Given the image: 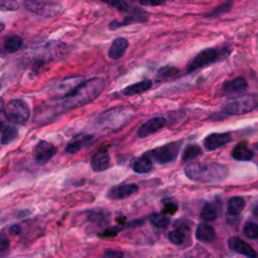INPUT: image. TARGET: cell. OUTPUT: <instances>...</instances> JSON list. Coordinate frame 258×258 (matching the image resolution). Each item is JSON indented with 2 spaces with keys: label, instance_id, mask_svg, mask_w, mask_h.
Segmentation results:
<instances>
[{
  "label": "cell",
  "instance_id": "1",
  "mask_svg": "<svg viewBox=\"0 0 258 258\" xmlns=\"http://www.w3.org/2000/svg\"><path fill=\"white\" fill-rule=\"evenodd\" d=\"M105 88V82L101 78H93L83 81L71 93L64 97L63 105L67 109H75L87 105L95 100Z\"/></svg>",
  "mask_w": 258,
  "mask_h": 258
},
{
  "label": "cell",
  "instance_id": "2",
  "mask_svg": "<svg viewBox=\"0 0 258 258\" xmlns=\"http://www.w3.org/2000/svg\"><path fill=\"white\" fill-rule=\"evenodd\" d=\"M184 175L193 182L214 184L225 181L229 176V170L221 163L192 162L184 168Z\"/></svg>",
  "mask_w": 258,
  "mask_h": 258
},
{
  "label": "cell",
  "instance_id": "3",
  "mask_svg": "<svg viewBox=\"0 0 258 258\" xmlns=\"http://www.w3.org/2000/svg\"><path fill=\"white\" fill-rule=\"evenodd\" d=\"M258 99L253 94H246L240 97L228 99L223 103L221 114L227 117L228 115H242L256 109Z\"/></svg>",
  "mask_w": 258,
  "mask_h": 258
},
{
  "label": "cell",
  "instance_id": "4",
  "mask_svg": "<svg viewBox=\"0 0 258 258\" xmlns=\"http://www.w3.org/2000/svg\"><path fill=\"white\" fill-rule=\"evenodd\" d=\"M230 54V50L228 48L216 49V48H209L201 51L186 67V73H193L199 69L210 66L224 60Z\"/></svg>",
  "mask_w": 258,
  "mask_h": 258
},
{
  "label": "cell",
  "instance_id": "5",
  "mask_svg": "<svg viewBox=\"0 0 258 258\" xmlns=\"http://www.w3.org/2000/svg\"><path fill=\"white\" fill-rule=\"evenodd\" d=\"M181 147L182 142L180 140V142L170 143L168 145L147 151L145 155L149 157L152 161L160 163V165H166V163L173 162L178 158Z\"/></svg>",
  "mask_w": 258,
  "mask_h": 258
},
{
  "label": "cell",
  "instance_id": "6",
  "mask_svg": "<svg viewBox=\"0 0 258 258\" xmlns=\"http://www.w3.org/2000/svg\"><path fill=\"white\" fill-rule=\"evenodd\" d=\"M5 115L13 123L26 124L31 117V109L26 101L13 99L5 107Z\"/></svg>",
  "mask_w": 258,
  "mask_h": 258
},
{
  "label": "cell",
  "instance_id": "7",
  "mask_svg": "<svg viewBox=\"0 0 258 258\" xmlns=\"http://www.w3.org/2000/svg\"><path fill=\"white\" fill-rule=\"evenodd\" d=\"M23 5L29 11L44 17L56 15L62 8L59 3L43 1V0H25Z\"/></svg>",
  "mask_w": 258,
  "mask_h": 258
},
{
  "label": "cell",
  "instance_id": "8",
  "mask_svg": "<svg viewBox=\"0 0 258 258\" xmlns=\"http://www.w3.org/2000/svg\"><path fill=\"white\" fill-rule=\"evenodd\" d=\"M166 123H167V119L165 117H159V116L153 117V118L148 119L139 127L137 131V137L147 138L161 130L163 127H165Z\"/></svg>",
  "mask_w": 258,
  "mask_h": 258
},
{
  "label": "cell",
  "instance_id": "9",
  "mask_svg": "<svg viewBox=\"0 0 258 258\" xmlns=\"http://www.w3.org/2000/svg\"><path fill=\"white\" fill-rule=\"evenodd\" d=\"M138 191V186L135 184H121L112 186L107 193V198L112 201H118L128 198Z\"/></svg>",
  "mask_w": 258,
  "mask_h": 258
},
{
  "label": "cell",
  "instance_id": "10",
  "mask_svg": "<svg viewBox=\"0 0 258 258\" xmlns=\"http://www.w3.org/2000/svg\"><path fill=\"white\" fill-rule=\"evenodd\" d=\"M232 142L230 132L212 133L204 139V147L207 151L216 150Z\"/></svg>",
  "mask_w": 258,
  "mask_h": 258
},
{
  "label": "cell",
  "instance_id": "11",
  "mask_svg": "<svg viewBox=\"0 0 258 258\" xmlns=\"http://www.w3.org/2000/svg\"><path fill=\"white\" fill-rule=\"evenodd\" d=\"M228 247L231 251L238 253L240 255L254 258L257 256L255 250L245 241H243L241 238L233 236L228 239Z\"/></svg>",
  "mask_w": 258,
  "mask_h": 258
},
{
  "label": "cell",
  "instance_id": "12",
  "mask_svg": "<svg viewBox=\"0 0 258 258\" xmlns=\"http://www.w3.org/2000/svg\"><path fill=\"white\" fill-rule=\"evenodd\" d=\"M148 19V15L145 10H142L138 13H133V14H127L122 21L119 20H113L109 23V29L111 31L117 30L121 27H126L130 25H134V23H142V22H147Z\"/></svg>",
  "mask_w": 258,
  "mask_h": 258
},
{
  "label": "cell",
  "instance_id": "13",
  "mask_svg": "<svg viewBox=\"0 0 258 258\" xmlns=\"http://www.w3.org/2000/svg\"><path fill=\"white\" fill-rule=\"evenodd\" d=\"M56 153H57V148L55 147V146H53L48 142H44V140L39 142L35 149L36 159L39 163H42V165L45 162H48L50 159H52Z\"/></svg>",
  "mask_w": 258,
  "mask_h": 258
},
{
  "label": "cell",
  "instance_id": "14",
  "mask_svg": "<svg viewBox=\"0 0 258 258\" xmlns=\"http://www.w3.org/2000/svg\"><path fill=\"white\" fill-rule=\"evenodd\" d=\"M110 166V155L107 150L100 149L94 153L91 158L92 170L96 173L106 171Z\"/></svg>",
  "mask_w": 258,
  "mask_h": 258
},
{
  "label": "cell",
  "instance_id": "15",
  "mask_svg": "<svg viewBox=\"0 0 258 258\" xmlns=\"http://www.w3.org/2000/svg\"><path fill=\"white\" fill-rule=\"evenodd\" d=\"M129 46V41L127 38L125 37H117L116 39H114V41L112 42L109 52H108V57L111 60H119L121 59L127 49Z\"/></svg>",
  "mask_w": 258,
  "mask_h": 258
},
{
  "label": "cell",
  "instance_id": "16",
  "mask_svg": "<svg viewBox=\"0 0 258 258\" xmlns=\"http://www.w3.org/2000/svg\"><path fill=\"white\" fill-rule=\"evenodd\" d=\"M248 84L243 77H238L234 80L227 81L222 86V92L226 95L229 94H235V93H242L246 91Z\"/></svg>",
  "mask_w": 258,
  "mask_h": 258
},
{
  "label": "cell",
  "instance_id": "17",
  "mask_svg": "<svg viewBox=\"0 0 258 258\" xmlns=\"http://www.w3.org/2000/svg\"><path fill=\"white\" fill-rule=\"evenodd\" d=\"M196 238L202 243H211L216 238L215 229L206 223H202L197 227Z\"/></svg>",
  "mask_w": 258,
  "mask_h": 258
},
{
  "label": "cell",
  "instance_id": "18",
  "mask_svg": "<svg viewBox=\"0 0 258 258\" xmlns=\"http://www.w3.org/2000/svg\"><path fill=\"white\" fill-rule=\"evenodd\" d=\"M93 138V136L91 135H86V134H79L77 136H75L71 142H70L66 147V151L68 153H77L78 151H80L83 147H85L87 145H89V143L91 142Z\"/></svg>",
  "mask_w": 258,
  "mask_h": 258
},
{
  "label": "cell",
  "instance_id": "19",
  "mask_svg": "<svg viewBox=\"0 0 258 258\" xmlns=\"http://www.w3.org/2000/svg\"><path fill=\"white\" fill-rule=\"evenodd\" d=\"M151 87H152V82L150 80L140 81L138 83L125 87L123 89V94L127 97L135 96V95H138V94H143V93L148 91Z\"/></svg>",
  "mask_w": 258,
  "mask_h": 258
},
{
  "label": "cell",
  "instance_id": "20",
  "mask_svg": "<svg viewBox=\"0 0 258 258\" xmlns=\"http://www.w3.org/2000/svg\"><path fill=\"white\" fill-rule=\"evenodd\" d=\"M101 1L108 4L109 6L113 7V8H116L117 10H119L121 12H125L126 14L138 13L143 10L138 7L130 6L125 1H123V0H101Z\"/></svg>",
  "mask_w": 258,
  "mask_h": 258
},
{
  "label": "cell",
  "instance_id": "21",
  "mask_svg": "<svg viewBox=\"0 0 258 258\" xmlns=\"http://www.w3.org/2000/svg\"><path fill=\"white\" fill-rule=\"evenodd\" d=\"M133 172L139 175L147 174L152 170V160L147 155H143L142 157L137 158L132 165Z\"/></svg>",
  "mask_w": 258,
  "mask_h": 258
},
{
  "label": "cell",
  "instance_id": "22",
  "mask_svg": "<svg viewBox=\"0 0 258 258\" xmlns=\"http://www.w3.org/2000/svg\"><path fill=\"white\" fill-rule=\"evenodd\" d=\"M232 157L238 161H249L253 158L254 153L245 144H239L232 150Z\"/></svg>",
  "mask_w": 258,
  "mask_h": 258
},
{
  "label": "cell",
  "instance_id": "23",
  "mask_svg": "<svg viewBox=\"0 0 258 258\" xmlns=\"http://www.w3.org/2000/svg\"><path fill=\"white\" fill-rule=\"evenodd\" d=\"M22 38L19 36H10L7 37L3 41L4 51L8 54H14L22 48Z\"/></svg>",
  "mask_w": 258,
  "mask_h": 258
},
{
  "label": "cell",
  "instance_id": "24",
  "mask_svg": "<svg viewBox=\"0 0 258 258\" xmlns=\"http://www.w3.org/2000/svg\"><path fill=\"white\" fill-rule=\"evenodd\" d=\"M245 207V200L242 197H233L228 202L227 211L231 216H238Z\"/></svg>",
  "mask_w": 258,
  "mask_h": 258
},
{
  "label": "cell",
  "instance_id": "25",
  "mask_svg": "<svg viewBox=\"0 0 258 258\" xmlns=\"http://www.w3.org/2000/svg\"><path fill=\"white\" fill-rule=\"evenodd\" d=\"M17 136H18V131L16 127L11 125L3 126L1 131V144L3 146L11 144L12 142H14Z\"/></svg>",
  "mask_w": 258,
  "mask_h": 258
},
{
  "label": "cell",
  "instance_id": "26",
  "mask_svg": "<svg viewBox=\"0 0 258 258\" xmlns=\"http://www.w3.org/2000/svg\"><path fill=\"white\" fill-rule=\"evenodd\" d=\"M201 154H202V149L199 146H196V145L187 146L183 152L182 160L183 161H191V160H194L197 157H199Z\"/></svg>",
  "mask_w": 258,
  "mask_h": 258
},
{
  "label": "cell",
  "instance_id": "27",
  "mask_svg": "<svg viewBox=\"0 0 258 258\" xmlns=\"http://www.w3.org/2000/svg\"><path fill=\"white\" fill-rule=\"evenodd\" d=\"M201 219L205 221H213L217 218V209L211 203H206L201 211Z\"/></svg>",
  "mask_w": 258,
  "mask_h": 258
},
{
  "label": "cell",
  "instance_id": "28",
  "mask_svg": "<svg viewBox=\"0 0 258 258\" xmlns=\"http://www.w3.org/2000/svg\"><path fill=\"white\" fill-rule=\"evenodd\" d=\"M179 74H180V71L177 68H174L171 66H166L158 70L157 74H156V78L158 80H169L171 78L176 77Z\"/></svg>",
  "mask_w": 258,
  "mask_h": 258
},
{
  "label": "cell",
  "instance_id": "29",
  "mask_svg": "<svg viewBox=\"0 0 258 258\" xmlns=\"http://www.w3.org/2000/svg\"><path fill=\"white\" fill-rule=\"evenodd\" d=\"M186 231V230H185ZM185 231L184 228H178L172 230L169 233V240L175 245H182L185 240Z\"/></svg>",
  "mask_w": 258,
  "mask_h": 258
},
{
  "label": "cell",
  "instance_id": "30",
  "mask_svg": "<svg viewBox=\"0 0 258 258\" xmlns=\"http://www.w3.org/2000/svg\"><path fill=\"white\" fill-rule=\"evenodd\" d=\"M232 6H233V1H231V0H230V1H226V2H224L223 4L215 7L214 9H212L210 12H208L207 14H205V16H206L207 18L217 17V16H219V15H222V14H224V13L229 12V11L231 10Z\"/></svg>",
  "mask_w": 258,
  "mask_h": 258
},
{
  "label": "cell",
  "instance_id": "31",
  "mask_svg": "<svg viewBox=\"0 0 258 258\" xmlns=\"http://www.w3.org/2000/svg\"><path fill=\"white\" fill-rule=\"evenodd\" d=\"M171 220L169 218V216L167 215H163V214H153L150 217V223L157 227V228H166L167 226H169Z\"/></svg>",
  "mask_w": 258,
  "mask_h": 258
},
{
  "label": "cell",
  "instance_id": "32",
  "mask_svg": "<svg viewBox=\"0 0 258 258\" xmlns=\"http://www.w3.org/2000/svg\"><path fill=\"white\" fill-rule=\"evenodd\" d=\"M244 235L248 239H257L258 238V225L254 222H247L243 228Z\"/></svg>",
  "mask_w": 258,
  "mask_h": 258
},
{
  "label": "cell",
  "instance_id": "33",
  "mask_svg": "<svg viewBox=\"0 0 258 258\" xmlns=\"http://www.w3.org/2000/svg\"><path fill=\"white\" fill-rule=\"evenodd\" d=\"M18 7L17 0H0V10L1 11H14L18 9Z\"/></svg>",
  "mask_w": 258,
  "mask_h": 258
},
{
  "label": "cell",
  "instance_id": "34",
  "mask_svg": "<svg viewBox=\"0 0 258 258\" xmlns=\"http://www.w3.org/2000/svg\"><path fill=\"white\" fill-rule=\"evenodd\" d=\"M177 211H178V205L174 202H169V203H166L165 207L162 208L161 214L167 215V216H172L177 213Z\"/></svg>",
  "mask_w": 258,
  "mask_h": 258
},
{
  "label": "cell",
  "instance_id": "35",
  "mask_svg": "<svg viewBox=\"0 0 258 258\" xmlns=\"http://www.w3.org/2000/svg\"><path fill=\"white\" fill-rule=\"evenodd\" d=\"M138 2L142 5H150V6H159L165 4L167 0H138Z\"/></svg>",
  "mask_w": 258,
  "mask_h": 258
},
{
  "label": "cell",
  "instance_id": "36",
  "mask_svg": "<svg viewBox=\"0 0 258 258\" xmlns=\"http://www.w3.org/2000/svg\"><path fill=\"white\" fill-rule=\"evenodd\" d=\"M105 219H107L106 215L102 212H92L89 216V220H91L92 222H102Z\"/></svg>",
  "mask_w": 258,
  "mask_h": 258
},
{
  "label": "cell",
  "instance_id": "37",
  "mask_svg": "<svg viewBox=\"0 0 258 258\" xmlns=\"http://www.w3.org/2000/svg\"><path fill=\"white\" fill-rule=\"evenodd\" d=\"M124 254L120 250H116V249H106L104 251V256L105 257H114V258H119L122 257Z\"/></svg>",
  "mask_w": 258,
  "mask_h": 258
},
{
  "label": "cell",
  "instance_id": "38",
  "mask_svg": "<svg viewBox=\"0 0 258 258\" xmlns=\"http://www.w3.org/2000/svg\"><path fill=\"white\" fill-rule=\"evenodd\" d=\"M9 247V240L5 236H0V252L6 250Z\"/></svg>",
  "mask_w": 258,
  "mask_h": 258
},
{
  "label": "cell",
  "instance_id": "39",
  "mask_svg": "<svg viewBox=\"0 0 258 258\" xmlns=\"http://www.w3.org/2000/svg\"><path fill=\"white\" fill-rule=\"evenodd\" d=\"M9 231L11 234H13V235H16V234H19V232H20V227L18 225H14L10 228Z\"/></svg>",
  "mask_w": 258,
  "mask_h": 258
},
{
  "label": "cell",
  "instance_id": "40",
  "mask_svg": "<svg viewBox=\"0 0 258 258\" xmlns=\"http://www.w3.org/2000/svg\"><path fill=\"white\" fill-rule=\"evenodd\" d=\"M125 221H126V218H125V217H120V218H117V219H116V222H118L120 225L125 224Z\"/></svg>",
  "mask_w": 258,
  "mask_h": 258
},
{
  "label": "cell",
  "instance_id": "41",
  "mask_svg": "<svg viewBox=\"0 0 258 258\" xmlns=\"http://www.w3.org/2000/svg\"><path fill=\"white\" fill-rule=\"evenodd\" d=\"M253 214L258 217V205L253 209Z\"/></svg>",
  "mask_w": 258,
  "mask_h": 258
},
{
  "label": "cell",
  "instance_id": "42",
  "mask_svg": "<svg viewBox=\"0 0 258 258\" xmlns=\"http://www.w3.org/2000/svg\"><path fill=\"white\" fill-rule=\"evenodd\" d=\"M4 30V25L3 23H0V32H2Z\"/></svg>",
  "mask_w": 258,
  "mask_h": 258
},
{
  "label": "cell",
  "instance_id": "43",
  "mask_svg": "<svg viewBox=\"0 0 258 258\" xmlns=\"http://www.w3.org/2000/svg\"><path fill=\"white\" fill-rule=\"evenodd\" d=\"M256 149L258 150V144H257V146H256Z\"/></svg>",
  "mask_w": 258,
  "mask_h": 258
},
{
  "label": "cell",
  "instance_id": "44",
  "mask_svg": "<svg viewBox=\"0 0 258 258\" xmlns=\"http://www.w3.org/2000/svg\"><path fill=\"white\" fill-rule=\"evenodd\" d=\"M256 109H257V110H258V104H257V106H256Z\"/></svg>",
  "mask_w": 258,
  "mask_h": 258
},
{
  "label": "cell",
  "instance_id": "45",
  "mask_svg": "<svg viewBox=\"0 0 258 258\" xmlns=\"http://www.w3.org/2000/svg\"><path fill=\"white\" fill-rule=\"evenodd\" d=\"M0 90H1V85H0Z\"/></svg>",
  "mask_w": 258,
  "mask_h": 258
}]
</instances>
